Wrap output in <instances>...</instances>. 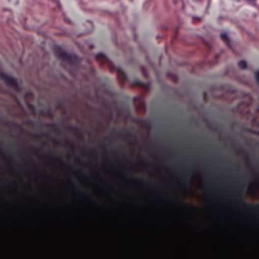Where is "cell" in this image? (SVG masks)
Wrapping results in <instances>:
<instances>
[{
	"instance_id": "obj_2",
	"label": "cell",
	"mask_w": 259,
	"mask_h": 259,
	"mask_svg": "<svg viewBox=\"0 0 259 259\" xmlns=\"http://www.w3.org/2000/svg\"><path fill=\"white\" fill-rule=\"evenodd\" d=\"M56 54H57L61 59L65 60V61H67V62H69V59L71 58V56H69V54L67 53V52L63 51V50L60 49V48H57V49H56Z\"/></svg>"
},
{
	"instance_id": "obj_3",
	"label": "cell",
	"mask_w": 259,
	"mask_h": 259,
	"mask_svg": "<svg viewBox=\"0 0 259 259\" xmlns=\"http://www.w3.org/2000/svg\"><path fill=\"white\" fill-rule=\"evenodd\" d=\"M256 79H257V82L259 83V71L256 73Z\"/></svg>"
},
{
	"instance_id": "obj_4",
	"label": "cell",
	"mask_w": 259,
	"mask_h": 259,
	"mask_svg": "<svg viewBox=\"0 0 259 259\" xmlns=\"http://www.w3.org/2000/svg\"><path fill=\"white\" fill-rule=\"evenodd\" d=\"M247 1H249V2H255L256 0H247Z\"/></svg>"
},
{
	"instance_id": "obj_1",
	"label": "cell",
	"mask_w": 259,
	"mask_h": 259,
	"mask_svg": "<svg viewBox=\"0 0 259 259\" xmlns=\"http://www.w3.org/2000/svg\"><path fill=\"white\" fill-rule=\"evenodd\" d=\"M0 76H1V78L9 85V86H11V87H13V88H17V81L13 78V77H11V76H9V75H7V74H4V73H1V74H0Z\"/></svg>"
}]
</instances>
